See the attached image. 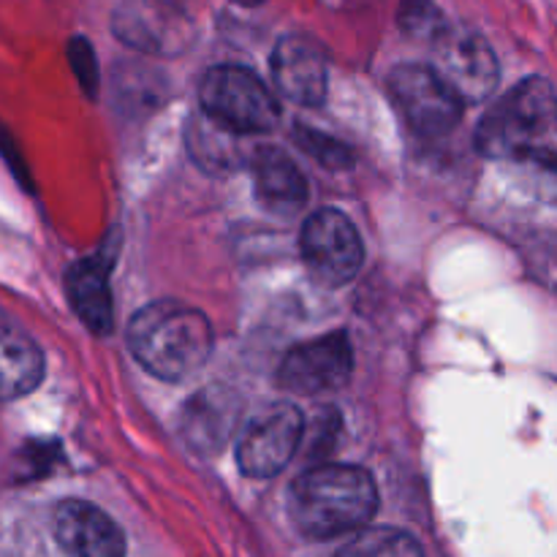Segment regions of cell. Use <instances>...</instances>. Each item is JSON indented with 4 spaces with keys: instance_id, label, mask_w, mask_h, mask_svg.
<instances>
[{
    "instance_id": "30bf717a",
    "label": "cell",
    "mask_w": 557,
    "mask_h": 557,
    "mask_svg": "<svg viewBox=\"0 0 557 557\" xmlns=\"http://www.w3.org/2000/svg\"><path fill=\"white\" fill-rule=\"evenodd\" d=\"M114 33L139 52L180 54L190 41V22L163 0H125L114 14Z\"/></svg>"
},
{
    "instance_id": "44dd1931",
    "label": "cell",
    "mask_w": 557,
    "mask_h": 557,
    "mask_svg": "<svg viewBox=\"0 0 557 557\" xmlns=\"http://www.w3.org/2000/svg\"><path fill=\"white\" fill-rule=\"evenodd\" d=\"M515 161L522 163V166H525L528 172L536 177L542 196L557 201V156L555 152H549L547 147H536V150L522 152V156L515 158Z\"/></svg>"
},
{
    "instance_id": "ac0fdd59",
    "label": "cell",
    "mask_w": 557,
    "mask_h": 557,
    "mask_svg": "<svg viewBox=\"0 0 557 557\" xmlns=\"http://www.w3.org/2000/svg\"><path fill=\"white\" fill-rule=\"evenodd\" d=\"M190 136V156L199 163L210 169H226L234 163V145H232V131H226L223 125H218L215 120L199 117L196 123H190L188 128Z\"/></svg>"
},
{
    "instance_id": "6da1fadb",
    "label": "cell",
    "mask_w": 557,
    "mask_h": 557,
    "mask_svg": "<svg viewBox=\"0 0 557 557\" xmlns=\"http://www.w3.org/2000/svg\"><path fill=\"white\" fill-rule=\"evenodd\" d=\"M379 509V487L364 468L319 466L288 490V515L308 539H335L368 525Z\"/></svg>"
},
{
    "instance_id": "8992f818",
    "label": "cell",
    "mask_w": 557,
    "mask_h": 557,
    "mask_svg": "<svg viewBox=\"0 0 557 557\" xmlns=\"http://www.w3.org/2000/svg\"><path fill=\"white\" fill-rule=\"evenodd\" d=\"M299 253L310 275L324 286H346L362 270L364 248L351 218L341 210H319L302 223Z\"/></svg>"
},
{
    "instance_id": "52a82bcc",
    "label": "cell",
    "mask_w": 557,
    "mask_h": 557,
    "mask_svg": "<svg viewBox=\"0 0 557 557\" xmlns=\"http://www.w3.org/2000/svg\"><path fill=\"white\" fill-rule=\"evenodd\" d=\"M302 413L292 403H275L256 413L237 441V462L245 476L270 479L292 462L302 441Z\"/></svg>"
},
{
    "instance_id": "7a4b0ae2",
    "label": "cell",
    "mask_w": 557,
    "mask_h": 557,
    "mask_svg": "<svg viewBox=\"0 0 557 557\" xmlns=\"http://www.w3.org/2000/svg\"><path fill=\"white\" fill-rule=\"evenodd\" d=\"M128 348L156 379L185 381L210 359L212 326L201 310L163 299L131 319Z\"/></svg>"
},
{
    "instance_id": "3957f363",
    "label": "cell",
    "mask_w": 557,
    "mask_h": 557,
    "mask_svg": "<svg viewBox=\"0 0 557 557\" xmlns=\"http://www.w3.org/2000/svg\"><path fill=\"white\" fill-rule=\"evenodd\" d=\"M557 125V92L542 76L511 87L479 123L476 150L487 158H520L542 147V139Z\"/></svg>"
},
{
    "instance_id": "8fae6325",
    "label": "cell",
    "mask_w": 557,
    "mask_h": 557,
    "mask_svg": "<svg viewBox=\"0 0 557 557\" xmlns=\"http://www.w3.org/2000/svg\"><path fill=\"white\" fill-rule=\"evenodd\" d=\"M54 539L69 557H125V533L117 522L79 498L58 504Z\"/></svg>"
},
{
    "instance_id": "9a60e30c",
    "label": "cell",
    "mask_w": 557,
    "mask_h": 557,
    "mask_svg": "<svg viewBox=\"0 0 557 557\" xmlns=\"http://www.w3.org/2000/svg\"><path fill=\"white\" fill-rule=\"evenodd\" d=\"M44 354L20 330L0 324V400L25 397L41 384Z\"/></svg>"
},
{
    "instance_id": "277c9868",
    "label": "cell",
    "mask_w": 557,
    "mask_h": 557,
    "mask_svg": "<svg viewBox=\"0 0 557 557\" xmlns=\"http://www.w3.org/2000/svg\"><path fill=\"white\" fill-rule=\"evenodd\" d=\"M201 107L210 120L232 134H264L281 120V103L270 87L243 65H215L199 87Z\"/></svg>"
},
{
    "instance_id": "9c48e42d",
    "label": "cell",
    "mask_w": 557,
    "mask_h": 557,
    "mask_svg": "<svg viewBox=\"0 0 557 557\" xmlns=\"http://www.w3.org/2000/svg\"><path fill=\"white\" fill-rule=\"evenodd\" d=\"M354 351L346 332L299 343L283 357L277 384L294 395H321L341 389L351 379Z\"/></svg>"
},
{
    "instance_id": "2e32d148",
    "label": "cell",
    "mask_w": 557,
    "mask_h": 557,
    "mask_svg": "<svg viewBox=\"0 0 557 557\" xmlns=\"http://www.w3.org/2000/svg\"><path fill=\"white\" fill-rule=\"evenodd\" d=\"M234 424V403L223 392H201L185 406L183 435L196 449H218L228 438Z\"/></svg>"
},
{
    "instance_id": "7402d4cb",
    "label": "cell",
    "mask_w": 557,
    "mask_h": 557,
    "mask_svg": "<svg viewBox=\"0 0 557 557\" xmlns=\"http://www.w3.org/2000/svg\"><path fill=\"white\" fill-rule=\"evenodd\" d=\"M69 60L71 69H74L76 79H79L82 90L87 96H96L98 92V63H96V52H92L90 41L87 38H74L69 44Z\"/></svg>"
},
{
    "instance_id": "5bb4252c",
    "label": "cell",
    "mask_w": 557,
    "mask_h": 557,
    "mask_svg": "<svg viewBox=\"0 0 557 557\" xmlns=\"http://www.w3.org/2000/svg\"><path fill=\"white\" fill-rule=\"evenodd\" d=\"M65 292L71 308L96 335L112 330V294H109L107 267L98 259H82L65 272Z\"/></svg>"
},
{
    "instance_id": "603a6c76",
    "label": "cell",
    "mask_w": 557,
    "mask_h": 557,
    "mask_svg": "<svg viewBox=\"0 0 557 557\" xmlns=\"http://www.w3.org/2000/svg\"><path fill=\"white\" fill-rule=\"evenodd\" d=\"M234 3H239V5H259V3H264V0H234Z\"/></svg>"
},
{
    "instance_id": "ffe728a7",
    "label": "cell",
    "mask_w": 557,
    "mask_h": 557,
    "mask_svg": "<svg viewBox=\"0 0 557 557\" xmlns=\"http://www.w3.org/2000/svg\"><path fill=\"white\" fill-rule=\"evenodd\" d=\"M294 139L299 141V147H302L308 156H313L315 161L324 163V166L346 169L348 163H351V152H348L346 145L319 134V131L308 128V125H299V128L294 131Z\"/></svg>"
},
{
    "instance_id": "d6986e66",
    "label": "cell",
    "mask_w": 557,
    "mask_h": 557,
    "mask_svg": "<svg viewBox=\"0 0 557 557\" xmlns=\"http://www.w3.org/2000/svg\"><path fill=\"white\" fill-rule=\"evenodd\" d=\"M397 22H400L403 33L417 38V41L435 44L449 30V22L433 0H403Z\"/></svg>"
},
{
    "instance_id": "5b68a950",
    "label": "cell",
    "mask_w": 557,
    "mask_h": 557,
    "mask_svg": "<svg viewBox=\"0 0 557 557\" xmlns=\"http://www.w3.org/2000/svg\"><path fill=\"white\" fill-rule=\"evenodd\" d=\"M386 87L406 123L419 136H428V139L446 136L462 120L466 101L446 85V79L433 65H397L392 69Z\"/></svg>"
},
{
    "instance_id": "4fadbf2b",
    "label": "cell",
    "mask_w": 557,
    "mask_h": 557,
    "mask_svg": "<svg viewBox=\"0 0 557 557\" xmlns=\"http://www.w3.org/2000/svg\"><path fill=\"white\" fill-rule=\"evenodd\" d=\"M253 183L261 205L281 215H294L308 201V180L288 152L261 147L253 156Z\"/></svg>"
},
{
    "instance_id": "7c38bea8",
    "label": "cell",
    "mask_w": 557,
    "mask_h": 557,
    "mask_svg": "<svg viewBox=\"0 0 557 557\" xmlns=\"http://www.w3.org/2000/svg\"><path fill=\"white\" fill-rule=\"evenodd\" d=\"M272 76L288 101L319 107L326 98V58L308 36H286L272 52Z\"/></svg>"
},
{
    "instance_id": "ba28073f",
    "label": "cell",
    "mask_w": 557,
    "mask_h": 557,
    "mask_svg": "<svg viewBox=\"0 0 557 557\" xmlns=\"http://www.w3.org/2000/svg\"><path fill=\"white\" fill-rule=\"evenodd\" d=\"M433 69L466 103L484 101L498 87V58L476 30L449 27L433 44Z\"/></svg>"
},
{
    "instance_id": "e0dca14e",
    "label": "cell",
    "mask_w": 557,
    "mask_h": 557,
    "mask_svg": "<svg viewBox=\"0 0 557 557\" xmlns=\"http://www.w3.org/2000/svg\"><path fill=\"white\" fill-rule=\"evenodd\" d=\"M335 557H424L417 539L397 528H368L357 533Z\"/></svg>"
}]
</instances>
